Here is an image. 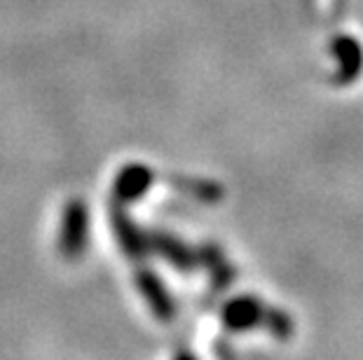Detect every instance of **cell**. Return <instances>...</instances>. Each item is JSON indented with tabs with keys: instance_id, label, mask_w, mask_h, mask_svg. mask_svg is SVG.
<instances>
[{
	"instance_id": "2",
	"label": "cell",
	"mask_w": 363,
	"mask_h": 360,
	"mask_svg": "<svg viewBox=\"0 0 363 360\" xmlns=\"http://www.w3.org/2000/svg\"><path fill=\"white\" fill-rule=\"evenodd\" d=\"M89 239V213L80 199L66 204L64 216H61L59 229V248L66 257H80L87 248Z\"/></svg>"
},
{
	"instance_id": "5",
	"label": "cell",
	"mask_w": 363,
	"mask_h": 360,
	"mask_svg": "<svg viewBox=\"0 0 363 360\" xmlns=\"http://www.w3.org/2000/svg\"><path fill=\"white\" fill-rule=\"evenodd\" d=\"M113 225H115V234H118V239H120V246L125 248V252H129V255H138V252L145 250L141 232H138V229L129 222V218L122 216L120 211L113 213Z\"/></svg>"
},
{
	"instance_id": "4",
	"label": "cell",
	"mask_w": 363,
	"mask_h": 360,
	"mask_svg": "<svg viewBox=\"0 0 363 360\" xmlns=\"http://www.w3.org/2000/svg\"><path fill=\"white\" fill-rule=\"evenodd\" d=\"M152 182V171L143 164H129L120 171V175L115 178V194L122 204L134 202V199L143 197L148 192Z\"/></svg>"
},
{
	"instance_id": "6",
	"label": "cell",
	"mask_w": 363,
	"mask_h": 360,
	"mask_svg": "<svg viewBox=\"0 0 363 360\" xmlns=\"http://www.w3.org/2000/svg\"><path fill=\"white\" fill-rule=\"evenodd\" d=\"M157 243H160V250L164 252V255H169V260H172L176 267H185V269L192 267V252L185 250L181 243L167 239V236H160Z\"/></svg>"
},
{
	"instance_id": "3",
	"label": "cell",
	"mask_w": 363,
	"mask_h": 360,
	"mask_svg": "<svg viewBox=\"0 0 363 360\" xmlns=\"http://www.w3.org/2000/svg\"><path fill=\"white\" fill-rule=\"evenodd\" d=\"M136 286L141 290V295L145 297V302L152 309V313L160 320H172L174 318V300L172 295L167 293L164 283H162L152 272H138L136 277Z\"/></svg>"
},
{
	"instance_id": "1",
	"label": "cell",
	"mask_w": 363,
	"mask_h": 360,
	"mask_svg": "<svg viewBox=\"0 0 363 360\" xmlns=\"http://www.w3.org/2000/svg\"><path fill=\"white\" fill-rule=\"evenodd\" d=\"M223 323L230 330H251V327L265 325L269 327V332L279 337H291L293 332V323L286 313L267 309L265 304H260V300H253V297H239V300L230 302L223 309Z\"/></svg>"
},
{
	"instance_id": "7",
	"label": "cell",
	"mask_w": 363,
	"mask_h": 360,
	"mask_svg": "<svg viewBox=\"0 0 363 360\" xmlns=\"http://www.w3.org/2000/svg\"><path fill=\"white\" fill-rule=\"evenodd\" d=\"M176 360H197V358L192 356L190 351H185V354H179V358H176Z\"/></svg>"
}]
</instances>
